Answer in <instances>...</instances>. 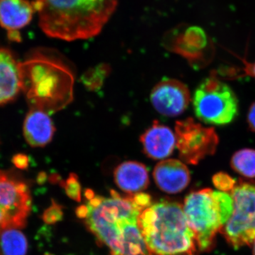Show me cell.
Returning a JSON list of instances; mask_svg holds the SVG:
<instances>
[{"label":"cell","instance_id":"6","mask_svg":"<svg viewBox=\"0 0 255 255\" xmlns=\"http://www.w3.org/2000/svg\"><path fill=\"white\" fill-rule=\"evenodd\" d=\"M183 209L189 226L195 235L199 251H209L218 233L226 223L223 219L215 191H193L184 199Z\"/></svg>","mask_w":255,"mask_h":255},{"label":"cell","instance_id":"28","mask_svg":"<svg viewBox=\"0 0 255 255\" xmlns=\"http://www.w3.org/2000/svg\"></svg>","mask_w":255,"mask_h":255},{"label":"cell","instance_id":"2","mask_svg":"<svg viewBox=\"0 0 255 255\" xmlns=\"http://www.w3.org/2000/svg\"><path fill=\"white\" fill-rule=\"evenodd\" d=\"M47 36L66 41L100 34L115 12L118 0H32Z\"/></svg>","mask_w":255,"mask_h":255},{"label":"cell","instance_id":"21","mask_svg":"<svg viewBox=\"0 0 255 255\" xmlns=\"http://www.w3.org/2000/svg\"><path fill=\"white\" fill-rule=\"evenodd\" d=\"M67 195L73 200L80 202L81 201V185L79 182L78 175L75 173L70 174L68 179L61 182Z\"/></svg>","mask_w":255,"mask_h":255},{"label":"cell","instance_id":"5","mask_svg":"<svg viewBox=\"0 0 255 255\" xmlns=\"http://www.w3.org/2000/svg\"><path fill=\"white\" fill-rule=\"evenodd\" d=\"M196 117L206 124L227 125L236 118L239 110L237 96L227 84L215 76L206 78L193 97Z\"/></svg>","mask_w":255,"mask_h":255},{"label":"cell","instance_id":"19","mask_svg":"<svg viewBox=\"0 0 255 255\" xmlns=\"http://www.w3.org/2000/svg\"><path fill=\"white\" fill-rule=\"evenodd\" d=\"M111 70L112 68L108 63L99 64L86 70L80 78V82L89 91H99L108 78Z\"/></svg>","mask_w":255,"mask_h":255},{"label":"cell","instance_id":"17","mask_svg":"<svg viewBox=\"0 0 255 255\" xmlns=\"http://www.w3.org/2000/svg\"><path fill=\"white\" fill-rule=\"evenodd\" d=\"M116 184L124 192L137 194L148 187V170L137 161H126L117 166L114 172Z\"/></svg>","mask_w":255,"mask_h":255},{"label":"cell","instance_id":"14","mask_svg":"<svg viewBox=\"0 0 255 255\" xmlns=\"http://www.w3.org/2000/svg\"><path fill=\"white\" fill-rule=\"evenodd\" d=\"M21 90V64L9 50L0 48V106L12 102Z\"/></svg>","mask_w":255,"mask_h":255},{"label":"cell","instance_id":"7","mask_svg":"<svg viewBox=\"0 0 255 255\" xmlns=\"http://www.w3.org/2000/svg\"><path fill=\"white\" fill-rule=\"evenodd\" d=\"M233 212L221 230L229 244L236 248L255 241V184L242 183L231 191Z\"/></svg>","mask_w":255,"mask_h":255},{"label":"cell","instance_id":"1","mask_svg":"<svg viewBox=\"0 0 255 255\" xmlns=\"http://www.w3.org/2000/svg\"><path fill=\"white\" fill-rule=\"evenodd\" d=\"M85 196L86 204L77 209V215L110 255H152L138 225L139 216L152 204L150 195L123 196L112 190L105 197L87 189Z\"/></svg>","mask_w":255,"mask_h":255},{"label":"cell","instance_id":"15","mask_svg":"<svg viewBox=\"0 0 255 255\" xmlns=\"http://www.w3.org/2000/svg\"><path fill=\"white\" fill-rule=\"evenodd\" d=\"M36 12L28 0H0V26L8 31V37L20 35L18 30L31 22Z\"/></svg>","mask_w":255,"mask_h":255},{"label":"cell","instance_id":"3","mask_svg":"<svg viewBox=\"0 0 255 255\" xmlns=\"http://www.w3.org/2000/svg\"><path fill=\"white\" fill-rule=\"evenodd\" d=\"M138 225L152 255H196L199 250L183 206L176 201L151 204L139 216Z\"/></svg>","mask_w":255,"mask_h":255},{"label":"cell","instance_id":"24","mask_svg":"<svg viewBox=\"0 0 255 255\" xmlns=\"http://www.w3.org/2000/svg\"><path fill=\"white\" fill-rule=\"evenodd\" d=\"M247 121L251 130L255 132V102L250 107Z\"/></svg>","mask_w":255,"mask_h":255},{"label":"cell","instance_id":"18","mask_svg":"<svg viewBox=\"0 0 255 255\" xmlns=\"http://www.w3.org/2000/svg\"><path fill=\"white\" fill-rule=\"evenodd\" d=\"M27 251V239L19 229L0 233V255H26Z\"/></svg>","mask_w":255,"mask_h":255},{"label":"cell","instance_id":"11","mask_svg":"<svg viewBox=\"0 0 255 255\" xmlns=\"http://www.w3.org/2000/svg\"><path fill=\"white\" fill-rule=\"evenodd\" d=\"M167 49L182 55L190 63L198 64L208 46L205 31L198 26H191L179 31L169 32L164 39Z\"/></svg>","mask_w":255,"mask_h":255},{"label":"cell","instance_id":"10","mask_svg":"<svg viewBox=\"0 0 255 255\" xmlns=\"http://www.w3.org/2000/svg\"><path fill=\"white\" fill-rule=\"evenodd\" d=\"M150 101L159 114L168 117H178L189 107L190 92L187 85L179 80L163 79L152 89Z\"/></svg>","mask_w":255,"mask_h":255},{"label":"cell","instance_id":"23","mask_svg":"<svg viewBox=\"0 0 255 255\" xmlns=\"http://www.w3.org/2000/svg\"><path fill=\"white\" fill-rule=\"evenodd\" d=\"M214 183L216 187L225 192L232 191L233 188L235 187V184H236L232 177H230L227 174L223 173V172L214 176Z\"/></svg>","mask_w":255,"mask_h":255},{"label":"cell","instance_id":"26","mask_svg":"<svg viewBox=\"0 0 255 255\" xmlns=\"http://www.w3.org/2000/svg\"><path fill=\"white\" fill-rule=\"evenodd\" d=\"M244 71L247 75H249L255 80V61L253 63L245 61Z\"/></svg>","mask_w":255,"mask_h":255},{"label":"cell","instance_id":"4","mask_svg":"<svg viewBox=\"0 0 255 255\" xmlns=\"http://www.w3.org/2000/svg\"><path fill=\"white\" fill-rule=\"evenodd\" d=\"M30 62L31 87L28 92L31 108L54 113L74 100L75 69L56 50L39 48Z\"/></svg>","mask_w":255,"mask_h":255},{"label":"cell","instance_id":"20","mask_svg":"<svg viewBox=\"0 0 255 255\" xmlns=\"http://www.w3.org/2000/svg\"><path fill=\"white\" fill-rule=\"evenodd\" d=\"M231 167L238 174L247 178H255V150L244 148L233 155Z\"/></svg>","mask_w":255,"mask_h":255},{"label":"cell","instance_id":"12","mask_svg":"<svg viewBox=\"0 0 255 255\" xmlns=\"http://www.w3.org/2000/svg\"><path fill=\"white\" fill-rule=\"evenodd\" d=\"M144 154L149 158L162 159L172 155L176 146L175 133L167 126L154 121L140 135Z\"/></svg>","mask_w":255,"mask_h":255},{"label":"cell","instance_id":"22","mask_svg":"<svg viewBox=\"0 0 255 255\" xmlns=\"http://www.w3.org/2000/svg\"><path fill=\"white\" fill-rule=\"evenodd\" d=\"M63 215L62 206L55 204L54 201H53V204L43 213L42 219L45 223H48V224H54V223L61 221L63 219Z\"/></svg>","mask_w":255,"mask_h":255},{"label":"cell","instance_id":"27","mask_svg":"<svg viewBox=\"0 0 255 255\" xmlns=\"http://www.w3.org/2000/svg\"><path fill=\"white\" fill-rule=\"evenodd\" d=\"M253 254L255 255V241H254V243H253Z\"/></svg>","mask_w":255,"mask_h":255},{"label":"cell","instance_id":"8","mask_svg":"<svg viewBox=\"0 0 255 255\" xmlns=\"http://www.w3.org/2000/svg\"><path fill=\"white\" fill-rule=\"evenodd\" d=\"M31 203L27 184L14 174L0 170V233L24 227Z\"/></svg>","mask_w":255,"mask_h":255},{"label":"cell","instance_id":"13","mask_svg":"<svg viewBox=\"0 0 255 255\" xmlns=\"http://www.w3.org/2000/svg\"><path fill=\"white\" fill-rule=\"evenodd\" d=\"M156 184L168 194H177L189 185L190 172L184 162L179 159H167L159 162L153 172Z\"/></svg>","mask_w":255,"mask_h":255},{"label":"cell","instance_id":"25","mask_svg":"<svg viewBox=\"0 0 255 255\" xmlns=\"http://www.w3.org/2000/svg\"><path fill=\"white\" fill-rule=\"evenodd\" d=\"M13 162L18 168L24 169L28 166L27 157L23 155H16L13 159Z\"/></svg>","mask_w":255,"mask_h":255},{"label":"cell","instance_id":"9","mask_svg":"<svg viewBox=\"0 0 255 255\" xmlns=\"http://www.w3.org/2000/svg\"><path fill=\"white\" fill-rule=\"evenodd\" d=\"M175 136L179 157L182 162L194 165L214 155L219 142L214 128L204 127L192 118L176 122Z\"/></svg>","mask_w":255,"mask_h":255},{"label":"cell","instance_id":"16","mask_svg":"<svg viewBox=\"0 0 255 255\" xmlns=\"http://www.w3.org/2000/svg\"><path fill=\"white\" fill-rule=\"evenodd\" d=\"M23 135L33 147H42L51 142L55 128L49 115L44 111L31 108L23 122Z\"/></svg>","mask_w":255,"mask_h":255}]
</instances>
